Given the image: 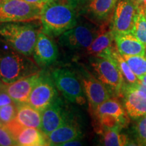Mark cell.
Wrapping results in <instances>:
<instances>
[{
    "label": "cell",
    "instance_id": "cell-16",
    "mask_svg": "<svg viewBox=\"0 0 146 146\" xmlns=\"http://www.w3.org/2000/svg\"><path fill=\"white\" fill-rule=\"evenodd\" d=\"M82 132L79 125L70 117L63 125L47 135L48 145L61 146L66 142L78 139Z\"/></svg>",
    "mask_w": 146,
    "mask_h": 146
},
{
    "label": "cell",
    "instance_id": "cell-29",
    "mask_svg": "<svg viewBox=\"0 0 146 146\" xmlns=\"http://www.w3.org/2000/svg\"><path fill=\"white\" fill-rule=\"evenodd\" d=\"M68 1L72 3L79 14L84 8H86L87 5L94 0H68Z\"/></svg>",
    "mask_w": 146,
    "mask_h": 146
},
{
    "label": "cell",
    "instance_id": "cell-7",
    "mask_svg": "<svg viewBox=\"0 0 146 146\" xmlns=\"http://www.w3.org/2000/svg\"><path fill=\"white\" fill-rule=\"evenodd\" d=\"M41 8L24 0H1L0 23L36 21L40 18Z\"/></svg>",
    "mask_w": 146,
    "mask_h": 146
},
{
    "label": "cell",
    "instance_id": "cell-30",
    "mask_svg": "<svg viewBox=\"0 0 146 146\" xmlns=\"http://www.w3.org/2000/svg\"><path fill=\"white\" fill-rule=\"evenodd\" d=\"M24 1H27L30 3H33V4H35L39 6L43 7L45 3L48 2L50 0H24Z\"/></svg>",
    "mask_w": 146,
    "mask_h": 146
},
{
    "label": "cell",
    "instance_id": "cell-27",
    "mask_svg": "<svg viewBox=\"0 0 146 146\" xmlns=\"http://www.w3.org/2000/svg\"><path fill=\"white\" fill-rule=\"evenodd\" d=\"M0 145H18L12 134L5 125L0 127Z\"/></svg>",
    "mask_w": 146,
    "mask_h": 146
},
{
    "label": "cell",
    "instance_id": "cell-20",
    "mask_svg": "<svg viewBox=\"0 0 146 146\" xmlns=\"http://www.w3.org/2000/svg\"><path fill=\"white\" fill-rule=\"evenodd\" d=\"M17 114L15 120L25 127H34L41 129V112L31 106L29 104H16Z\"/></svg>",
    "mask_w": 146,
    "mask_h": 146
},
{
    "label": "cell",
    "instance_id": "cell-11",
    "mask_svg": "<svg viewBox=\"0 0 146 146\" xmlns=\"http://www.w3.org/2000/svg\"><path fill=\"white\" fill-rule=\"evenodd\" d=\"M70 117L63 101L58 96L41 112V130L47 136Z\"/></svg>",
    "mask_w": 146,
    "mask_h": 146
},
{
    "label": "cell",
    "instance_id": "cell-5",
    "mask_svg": "<svg viewBox=\"0 0 146 146\" xmlns=\"http://www.w3.org/2000/svg\"><path fill=\"white\" fill-rule=\"evenodd\" d=\"M98 25L89 20L78 23L59 36V43L62 47L70 50H81L88 48L106 25Z\"/></svg>",
    "mask_w": 146,
    "mask_h": 146
},
{
    "label": "cell",
    "instance_id": "cell-2",
    "mask_svg": "<svg viewBox=\"0 0 146 146\" xmlns=\"http://www.w3.org/2000/svg\"><path fill=\"white\" fill-rule=\"evenodd\" d=\"M41 27L35 21L0 23V39L10 48L27 56L33 55Z\"/></svg>",
    "mask_w": 146,
    "mask_h": 146
},
{
    "label": "cell",
    "instance_id": "cell-39",
    "mask_svg": "<svg viewBox=\"0 0 146 146\" xmlns=\"http://www.w3.org/2000/svg\"><path fill=\"white\" fill-rule=\"evenodd\" d=\"M0 1H1V0H0Z\"/></svg>",
    "mask_w": 146,
    "mask_h": 146
},
{
    "label": "cell",
    "instance_id": "cell-32",
    "mask_svg": "<svg viewBox=\"0 0 146 146\" xmlns=\"http://www.w3.org/2000/svg\"><path fill=\"white\" fill-rule=\"evenodd\" d=\"M82 143L81 142L79 141V140L77 139H74L72 140V141H69L66 142V143H63L61 146H71V145H81Z\"/></svg>",
    "mask_w": 146,
    "mask_h": 146
},
{
    "label": "cell",
    "instance_id": "cell-10",
    "mask_svg": "<svg viewBox=\"0 0 146 146\" xmlns=\"http://www.w3.org/2000/svg\"><path fill=\"white\" fill-rule=\"evenodd\" d=\"M137 12L138 8L131 0H118L110 22L114 34L131 33Z\"/></svg>",
    "mask_w": 146,
    "mask_h": 146
},
{
    "label": "cell",
    "instance_id": "cell-22",
    "mask_svg": "<svg viewBox=\"0 0 146 146\" xmlns=\"http://www.w3.org/2000/svg\"><path fill=\"white\" fill-rule=\"evenodd\" d=\"M102 135V145L106 146L131 145L132 142L125 134L120 133L119 129H106L100 133Z\"/></svg>",
    "mask_w": 146,
    "mask_h": 146
},
{
    "label": "cell",
    "instance_id": "cell-19",
    "mask_svg": "<svg viewBox=\"0 0 146 146\" xmlns=\"http://www.w3.org/2000/svg\"><path fill=\"white\" fill-rule=\"evenodd\" d=\"M18 145H48L47 136L41 129L34 127H23L14 137Z\"/></svg>",
    "mask_w": 146,
    "mask_h": 146
},
{
    "label": "cell",
    "instance_id": "cell-15",
    "mask_svg": "<svg viewBox=\"0 0 146 146\" xmlns=\"http://www.w3.org/2000/svg\"><path fill=\"white\" fill-rule=\"evenodd\" d=\"M41 71L27 77L18 80L14 83L5 85L9 96L16 104L27 103L29 96L41 75Z\"/></svg>",
    "mask_w": 146,
    "mask_h": 146
},
{
    "label": "cell",
    "instance_id": "cell-21",
    "mask_svg": "<svg viewBox=\"0 0 146 146\" xmlns=\"http://www.w3.org/2000/svg\"><path fill=\"white\" fill-rule=\"evenodd\" d=\"M114 33L111 29L110 23L104 27L90 46L86 49L87 54L91 56H98L114 45Z\"/></svg>",
    "mask_w": 146,
    "mask_h": 146
},
{
    "label": "cell",
    "instance_id": "cell-6",
    "mask_svg": "<svg viewBox=\"0 0 146 146\" xmlns=\"http://www.w3.org/2000/svg\"><path fill=\"white\" fill-rule=\"evenodd\" d=\"M52 78L56 87L68 102L81 106L86 103V96L77 74L70 69L60 68L53 71Z\"/></svg>",
    "mask_w": 146,
    "mask_h": 146
},
{
    "label": "cell",
    "instance_id": "cell-12",
    "mask_svg": "<svg viewBox=\"0 0 146 146\" xmlns=\"http://www.w3.org/2000/svg\"><path fill=\"white\" fill-rule=\"evenodd\" d=\"M33 56L36 64L41 68H45L52 65L57 60L58 47L51 36L39 31Z\"/></svg>",
    "mask_w": 146,
    "mask_h": 146
},
{
    "label": "cell",
    "instance_id": "cell-25",
    "mask_svg": "<svg viewBox=\"0 0 146 146\" xmlns=\"http://www.w3.org/2000/svg\"><path fill=\"white\" fill-rule=\"evenodd\" d=\"M17 114V106L15 103L0 107V120L4 125L15 119Z\"/></svg>",
    "mask_w": 146,
    "mask_h": 146
},
{
    "label": "cell",
    "instance_id": "cell-23",
    "mask_svg": "<svg viewBox=\"0 0 146 146\" xmlns=\"http://www.w3.org/2000/svg\"><path fill=\"white\" fill-rule=\"evenodd\" d=\"M135 74L140 78L146 74V58L143 56L122 55Z\"/></svg>",
    "mask_w": 146,
    "mask_h": 146
},
{
    "label": "cell",
    "instance_id": "cell-26",
    "mask_svg": "<svg viewBox=\"0 0 146 146\" xmlns=\"http://www.w3.org/2000/svg\"><path fill=\"white\" fill-rule=\"evenodd\" d=\"M136 124V140L138 145H146V114L138 118Z\"/></svg>",
    "mask_w": 146,
    "mask_h": 146
},
{
    "label": "cell",
    "instance_id": "cell-9",
    "mask_svg": "<svg viewBox=\"0 0 146 146\" xmlns=\"http://www.w3.org/2000/svg\"><path fill=\"white\" fill-rule=\"evenodd\" d=\"M56 87L52 78L46 72L41 71L27 104L42 112L58 96Z\"/></svg>",
    "mask_w": 146,
    "mask_h": 146
},
{
    "label": "cell",
    "instance_id": "cell-8",
    "mask_svg": "<svg viewBox=\"0 0 146 146\" xmlns=\"http://www.w3.org/2000/svg\"><path fill=\"white\" fill-rule=\"evenodd\" d=\"M77 75L81 81L84 93L93 112L98 106L112 98L105 85L85 67L79 66Z\"/></svg>",
    "mask_w": 146,
    "mask_h": 146
},
{
    "label": "cell",
    "instance_id": "cell-35",
    "mask_svg": "<svg viewBox=\"0 0 146 146\" xmlns=\"http://www.w3.org/2000/svg\"><path fill=\"white\" fill-rule=\"evenodd\" d=\"M139 78L140 80H141L142 81L144 82V83H145L146 84V74H143V76H141V77H140V78Z\"/></svg>",
    "mask_w": 146,
    "mask_h": 146
},
{
    "label": "cell",
    "instance_id": "cell-1",
    "mask_svg": "<svg viewBox=\"0 0 146 146\" xmlns=\"http://www.w3.org/2000/svg\"><path fill=\"white\" fill-rule=\"evenodd\" d=\"M78 15L68 0H50L41 8V31L52 38L60 36L77 25Z\"/></svg>",
    "mask_w": 146,
    "mask_h": 146
},
{
    "label": "cell",
    "instance_id": "cell-37",
    "mask_svg": "<svg viewBox=\"0 0 146 146\" xmlns=\"http://www.w3.org/2000/svg\"><path fill=\"white\" fill-rule=\"evenodd\" d=\"M144 56L146 58V44L145 45V55H144Z\"/></svg>",
    "mask_w": 146,
    "mask_h": 146
},
{
    "label": "cell",
    "instance_id": "cell-24",
    "mask_svg": "<svg viewBox=\"0 0 146 146\" xmlns=\"http://www.w3.org/2000/svg\"><path fill=\"white\" fill-rule=\"evenodd\" d=\"M131 33L144 45L146 44V20L139 8Z\"/></svg>",
    "mask_w": 146,
    "mask_h": 146
},
{
    "label": "cell",
    "instance_id": "cell-18",
    "mask_svg": "<svg viewBox=\"0 0 146 146\" xmlns=\"http://www.w3.org/2000/svg\"><path fill=\"white\" fill-rule=\"evenodd\" d=\"M93 116L101 114H109L118 118L125 127L129 123V115L127 111L118 100V98L112 97L98 106L94 111L91 112Z\"/></svg>",
    "mask_w": 146,
    "mask_h": 146
},
{
    "label": "cell",
    "instance_id": "cell-38",
    "mask_svg": "<svg viewBox=\"0 0 146 146\" xmlns=\"http://www.w3.org/2000/svg\"><path fill=\"white\" fill-rule=\"evenodd\" d=\"M0 85H1V83H0Z\"/></svg>",
    "mask_w": 146,
    "mask_h": 146
},
{
    "label": "cell",
    "instance_id": "cell-28",
    "mask_svg": "<svg viewBox=\"0 0 146 146\" xmlns=\"http://www.w3.org/2000/svg\"><path fill=\"white\" fill-rule=\"evenodd\" d=\"M12 103H14V102L10 98V96H9L8 93L7 92L6 89H5V84L3 85L1 83V85H0V107L10 104Z\"/></svg>",
    "mask_w": 146,
    "mask_h": 146
},
{
    "label": "cell",
    "instance_id": "cell-4",
    "mask_svg": "<svg viewBox=\"0 0 146 146\" xmlns=\"http://www.w3.org/2000/svg\"><path fill=\"white\" fill-rule=\"evenodd\" d=\"M89 64L93 74L105 85L112 97L118 98L123 96L126 81L116 64L108 58L91 56Z\"/></svg>",
    "mask_w": 146,
    "mask_h": 146
},
{
    "label": "cell",
    "instance_id": "cell-36",
    "mask_svg": "<svg viewBox=\"0 0 146 146\" xmlns=\"http://www.w3.org/2000/svg\"><path fill=\"white\" fill-rule=\"evenodd\" d=\"M2 126H4V125L2 123V122L1 121V120H0V127H2Z\"/></svg>",
    "mask_w": 146,
    "mask_h": 146
},
{
    "label": "cell",
    "instance_id": "cell-3",
    "mask_svg": "<svg viewBox=\"0 0 146 146\" xmlns=\"http://www.w3.org/2000/svg\"><path fill=\"white\" fill-rule=\"evenodd\" d=\"M41 71L28 56L13 49L0 52V81L5 85Z\"/></svg>",
    "mask_w": 146,
    "mask_h": 146
},
{
    "label": "cell",
    "instance_id": "cell-17",
    "mask_svg": "<svg viewBox=\"0 0 146 146\" xmlns=\"http://www.w3.org/2000/svg\"><path fill=\"white\" fill-rule=\"evenodd\" d=\"M116 48L121 55L143 56L145 45L139 41L131 33L114 34Z\"/></svg>",
    "mask_w": 146,
    "mask_h": 146
},
{
    "label": "cell",
    "instance_id": "cell-13",
    "mask_svg": "<svg viewBox=\"0 0 146 146\" xmlns=\"http://www.w3.org/2000/svg\"><path fill=\"white\" fill-rule=\"evenodd\" d=\"M122 98L129 117L138 119L146 114V94L143 91L126 83Z\"/></svg>",
    "mask_w": 146,
    "mask_h": 146
},
{
    "label": "cell",
    "instance_id": "cell-34",
    "mask_svg": "<svg viewBox=\"0 0 146 146\" xmlns=\"http://www.w3.org/2000/svg\"><path fill=\"white\" fill-rule=\"evenodd\" d=\"M138 8H139V10L142 12V14H143L144 17H145V20H146V7H139Z\"/></svg>",
    "mask_w": 146,
    "mask_h": 146
},
{
    "label": "cell",
    "instance_id": "cell-31",
    "mask_svg": "<svg viewBox=\"0 0 146 146\" xmlns=\"http://www.w3.org/2000/svg\"><path fill=\"white\" fill-rule=\"evenodd\" d=\"M135 87H136L137 88L140 89V90L143 91L144 93L146 94V84L141 81V80L139 79V81L137 84L134 85Z\"/></svg>",
    "mask_w": 146,
    "mask_h": 146
},
{
    "label": "cell",
    "instance_id": "cell-33",
    "mask_svg": "<svg viewBox=\"0 0 146 146\" xmlns=\"http://www.w3.org/2000/svg\"><path fill=\"white\" fill-rule=\"evenodd\" d=\"M137 7H146V0H131Z\"/></svg>",
    "mask_w": 146,
    "mask_h": 146
},
{
    "label": "cell",
    "instance_id": "cell-14",
    "mask_svg": "<svg viewBox=\"0 0 146 146\" xmlns=\"http://www.w3.org/2000/svg\"><path fill=\"white\" fill-rule=\"evenodd\" d=\"M118 0H94L79 13L98 24L110 23Z\"/></svg>",
    "mask_w": 146,
    "mask_h": 146
}]
</instances>
